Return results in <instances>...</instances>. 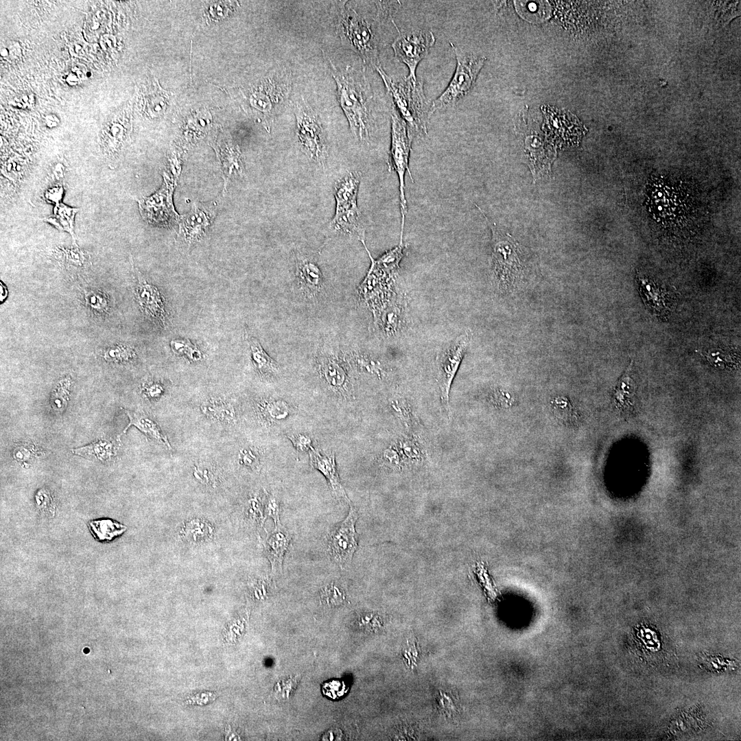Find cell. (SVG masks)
Listing matches in <instances>:
<instances>
[{
    "label": "cell",
    "mask_w": 741,
    "mask_h": 741,
    "mask_svg": "<svg viewBox=\"0 0 741 741\" xmlns=\"http://www.w3.org/2000/svg\"><path fill=\"white\" fill-rule=\"evenodd\" d=\"M337 86V97L348 120L351 132L361 143H368L373 132V95L362 71L350 66L338 70L330 61Z\"/></svg>",
    "instance_id": "obj_1"
},
{
    "label": "cell",
    "mask_w": 741,
    "mask_h": 741,
    "mask_svg": "<svg viewBox=\"0 0 741 741\" xmlns=\"http://www.w3.org/2000/svg\"><path fill=\"white\" fill-rule=\"evenodd\" d=\"M375 69L381 77L395 106V110L407 124L409 130L414 134H427V124L430 115V108L424 93L423 84L421 81L405 77L401 81H395L382 69L381 66Z\"/></svg>",
    "instance_id": "obj_2"
},
{
    "label": "cell",
    "mask_w": 741,
    "mask_h": 741,
    "mask_svg": "<svg viewBox=\"0 0 741 741\" xmlns=\"http://www.w3.org/2000/svg\"><path fill=\"white\" fill-rule=\"evenodd\" d=\"M475 206L492 231L491 267L495 281L499 290L508 291L513 287L522 272L518 244L510 235L491 222L478 205Z\"/></svg>",
    "instance_id": "obj_3"
},
{
    "label": "cell",
    "mask_w": 741,
    "mask_h": 741,
    "mask_svg": "<svg viewBox=\"0 0 741 741\" xmlns=\"http://www.w3.org/2000/svg\"><path fill=\"white\" fill-rule=\"evenodd\" d=\"M456 67L454 75L445 90L430 106V115L437 110L454 106L464 97L474 84L486 58L464 53L452 43Z\"/></svg>",
    "instance_id": "obj_4"
},
{
    "label": "cell",
    "mask_w": 741,
    "mask_h": 741,
    "mask_svg": "<svg viewBox=\"0 0 741 741\" xmlns=\"http://www.w3.org/2000/svg\"><path fill=\"white\" fill-rule=\"evenodd\" d=\"M413 133L395 108L391 114V145L388 158L389 170H395L399 177L400 209L401 213V238H403L405 216L407 214V201L405 196V175L406 172L413 182L409 169V158Z\"/></svg>",
    "instance_id": "obj_5"
},
{
    "label": "cell",
    "mask_w": 741,
    "mask_h": 741,
    "mask_svg": "<svg viewBox=\"0 0 741 741\" xmlns=\"http://www.w3.org/2000/svg\"><path fill=\"white\" fill-rule=\"evenodd\" d=\"M341 39L346 47L357 53L375 69L380 66L377 41L370 25L354 10L343 8L339 19Z\"/></svg>",
    "instance_id": "obj_6"
},
{
    "label": "cell",
    "mask_w": 741,
    "mask_h": 741,
    "mask_svg": "<svg viewBox=\"0 0 741 741\" xmlns=\"http://www.w3.org/2000/svg\"><path fill=\"white\" fill-rule=\"evenodd\" d=\"M296 132L302 152L318 166L327 164L328 148L325 134L318 115L305 102L295 106Z\"/></svg>",
    "instance_id": "obj_7"
},
{
    "label": "cell",
    "mask_w": 741,
    "mask_h": 741,
    "mask_svg": "<svg viewBox=\"0 0 741 741\" xmlns=\"http://www.w3.org/2000/svg\"><path fill=\"white\" fill-rule=\"evenodd\" d=\"M471 339L469 330L447 344L436 357L437 380L440 399L448 416H451L449 392L453 380L467 352Z\"/></svg>",
    "instance_id": "obj_8"
},
{
    "label": "cell",
    "mask_w": 741,
    "mask_h": 741,
    "mask_svg": "<svg viewBox=\"0 0 741 741\" xmlns=\"http://www.w3.org/2000/svg\"><path fill=\"white\" fill-rule=\"evenodd\" d=\"M357 518L356 509L350 504L346 517L328 534L329 554L342 569L350 567L353 556L357 548V537L355 528Z\"/></svg>",
    "instance_id": "obj_9"
},
{
    "label": "cell",
    "mask_w": 741,
    "mask_h": 741,
    "mask_svg": "<svg viewBox=\"0 0 741 741\" xmlns=\"http://www.w3.org/2000/svg\"><path fill=\"white\" fill-rule=\"evenodd\" d=\"M397 30L399 35L391 45L395 57L407 65L409 70L408 77L416 80V67L434 45L435 36L432 31L420 30L405 34L398 28Z\"/></svg>",
    "instance_id": "obj_10"
},
{
    "label": "cell",
    "mask_w": 741,
    "mask_h": 741,
    "mask_svg": "<svg viewBox=\"0 0 741 741\" xmlns=\"http://www.w3.org/2000/svg\"><path fill=\"white\" fill-rule=\"evenodd\" d=\"M295 277L297 287L307 300L316 301L322 296L325 281L316 257L299 249L295 251Z\"/></svg>",
    "instance_id": "obj_11"
},
{
    "label": "cell",
    "mask_w": 741,
    "mask_h": 741,
    "mask_svg": "<svg viewBox=\"0 0 741 741\" xmlns=\"http://www.w3.org/2000/svg\"><path fill=\"white\" fill-rule=\"evenodd\" d=\"M172 185L165 178L162 187L154 194L139 200L140 214L152 224L167 225L176 220L172 202Z\"/></svg>",
    "instance_id": "obj_12"
},
{
    "label": "cell",
    "mask_w": 741,
    "mask_h": 741,
    "mask_svg": "<svg viewBox=\"0 0 741 741\" xmlns=\"http://www.w3.org/2000/svg\"><path fill=\"white\" fill-rule=\"evenodd\" d=\"M132 267L137 277L134 293L141 312L156 326L166 327L167 316L163 297L156 287L149 283L133 265Z\"/></svg>",
    "instance_id": "obj_13"
},
{
    "label": "cell",
    "mask_w": 741,
    "mask_h": 741,
    "mask_svg": "<svg viewBox=\"0 0 741 741\" xmlns=\"http://www.w3.org/2000/svg\"><path fill=\"white\" fill-rule=\"evenodd\" d=\"M215 214V206L195 203L191 211L181 217L178 239L190 246L206 236Z\"/></svg>",
    "instance_id": "obj_14"
},
{
    "label": "cell",
    "mask_w": 741,
    "mask_h": 741,
    "mask_svg": "<svg viewBox=\"0 0 741 741\" xmlns=\"http://www.w3.org/2000/svg\"><path fill=\"white\" fill-rule=\"evenodd\" d=\"M318 372L328 386L344 394L348 392L350 379L345 364L338 354L321 351L317 358Z\"/></svg>",
    "instance_id": "obj_15"
},
{
    "label": "cell",
    "mask_w": 741,
    "mask_h": 741,
    "mask_svg": "<svg viewBox=\"0 0 741 741\" xmlns=\"http://www.w3.org/2000/svg\"><path fill=\"white\" fill-rule=\"evenodd\" d=\"M329 228L336 235L355 237L360 242L365 240V230L358 207L336 209Z\"/></svg>",
    "instance_id": "obj_16"
},
{
    "label": "cell",
    "mask_w": 741,
    "mask_h": 741,
    "mask_svg": "<svg viewBox=\"0 0 741 741\" xmlns=\"http://www.w3.org/2000/svg\"><path fill=\"white\" fill-rule=\"evenodd\" d=\"M290 541L291 534L281 524L275 526L274 530L268 535L263 545L272 574H281L284 556Z\"/></svg>",
    "instance_id": "obj_17"
},
{
    "label": "cell",
    "mask_w": 741,
    "mask_h": 741,
    "mask_svg": "<svg viewBox=\"0 0 741 741\" xmlns=\"http://www.w3.org/2000/svg\"><path fill=\"white\" fill-rule=\"evenodd\" d=\"M309 458L311 466L321 472L327 480L334 495L337 498H342L349 502L345 491L340 483L336 469L334 454L322 455L318 450L311 447L309 450Z\"/></svg>",
    "instance_id": "obj_18"
},
{
    "label": "cell",
    "mask_w": 741,
    "mask_h": 741,
    "mask_svg": "<svg viewBox=\"0 0 741 741\" xmlns=\"http://www.w3.org/2000/svg\"><path fill=\"white\" fill-rule=\"evenodd\" d=\"M361 173L348 172L334 183L336 207L356 205Z\"/></svg>",
    "instance_id": "obj_19"
},
{
    "label": "cell",
    "mask_w": 741,
    "mask_h": 741,
    "mask_svg": "<svg viewBox=\"0 0 741 741\" xmlns=\"http://www.w3.org/2000/svg\"><path fill=\"white\" fill-rule=\"evenodd\" d=\"M405 296L401 295L381 311L379 324L386 336H395L401 331L405 320Z\"/></svg>",
    "instance_id": "obj_20"
},
{
    "label": "cell",
    "mask_w": 741,
    "mask_h": 741,
    "mask_svg": "<svg viewBox=\"0 0 741 741\" xmlns=\"http://www.w3.org/2000/svg\"><path fill=\"white\" fill-rule=\"evenodd\" d=\"M120 445L119 438L102 439L89 445L73 449L72 452L90 460L106 462L117 455Z\"/></svg>",
    "instance_id": "obj_21"
},
{
    "label": "cell",
    "mask_w": 741,
    "mask_h": 741,
    "mask_svg": "<svg viewBox=\"0 0 741 741\" xmlns=\"http://www.w3.org/2000/svg\"><path fill=\"white\" fill-rule=\"evenodd\" d=\"M123 410L127 414L130 421L128 425L124 429V433L126 432L129 427L134 425L148 437L164 444L169 449H172L167 436L162 432L158 424L148 415L141 412H134L126 409H123Z\"/></svg>",
    "instance_id": "obj_22"
},
{
    "label": "cell",
    "mask_w": 741,
    "mask_h": 741,
    "mask_svg": "<svg viewBox=\"0 0 741 741\" xmlns=\"http://www.w3.org/2000/svg\"><path fill=\"white\" fill-rule=\"evenodd\" d=\"M631 365L622 375L615 388L613 403L620 412L628 413L633 411L634 405L635 383L631 377Z\"/></svg>",
    "instance_id": "obj_23"
},
{
    "label": "cell",
    "mask_w": 741,
    "mask_h": 741,
    "mask_svg": "<svg viewBox=\"0 0 741 741\" xmlns=\"http://www.w3.org/2000/svg\"><path fill=\"white\" fill-rule=\"evenodd\" d=\"M79 209L73 208L63 203L58 202L54 209V214L43 219V221L54 226L60 231L69 233L76 246V237L74 233V219Z\"/></svg>",
    "instance_id": "obj_24"
},
{
    "label": "cell",
    "mask_w": 741,
    "mask_h": 741,
    "mask_svg": "<svg viewBox=\"0 0 741 741\" xmlns=\"http://www.w3.org/2000/svg\"><path fill=\"white\" fill-rule=\"evenodd\" d=\"M248 342L252 362L257 370L263 376L277 375L279 373L278 364L266 353L259 342L253 337H249Z\"/></svg>",
    "instance_id": "obj_25"
},
{
    "label": "cell",
    "mask_w": 741,
    "mask_h": 741,
    "mask_svg": "<svg viewBox=\"0 0 741 741\" xmlns=\"http://www.w3.org/2000/svg\"><path fill=\"white\" fill-rule=\"evenodd\" d=\"M220 158L226 186L231 177L237 175L242 176L244 167L240 150L237 146L226 147Z\"/></svg>",
    "instance_id": "obj_26"
},
{
    "label": "cell",
    "mask_w": 741,
    "mask_h": 741,
    "mask_svg": "<svg viewBox=\"0 0 741 741\" xmlns=\"http://www.w3.org/2000/svg\"><path fill=\"white\" fill-rule=\"evenodd\" d=\"M641 283V290L646 296L648 304L658 314L666 313L668 310L666 304V292L662 291L652 281L644 277H639Z\"/></svg>",
    "instance_id": "obj_27"
},
{
    "label": "cell",
    "mask_w": 741,
    "mask_h": 741,
    "mask_svg": "<svg viewBox=\"0 0 741 741\" xmlns=\"http://www.w3.org/2000/svg\"><path fill=\"white\" fill-rule=\"evenodd\" d=\"M201 410L208 417L220 421L233 422L235 419L233 405L226 401H209L202 405Z\"/></svg>",
    "instance_id": "obj_28"
},
{
    "label": "cell",
    "mask_w": 741,
    "mask_h": 741,
    "mask_svg": "<svg viewBox=\"0 0 741 741\" xmlns=\"http://www.w3.org/2000/svg\"><path fill=\"white\" fill-rule=\"evenodd\" d=\"M90 529L98 540L110 541L126 530L125 526L110 519H99L89 522Z\"/></svg>",
    "instance_id": "obj_29"
},
{
    "label": "cell",
    "mask_w": 741,
    "mask_h": 741,
    "mask_svg": "<svg viewBox=\"0 0 741 741\" xmlns=\"http://www.w3.org/2000/svg\"><path fill=\"white\" fill-rule=\"evenodd\" d=\"M84 301L86 308L97 316H105L110 309L108 295L97 289L86 290L84 292Z\"/></svg>",
    "instance_id": "obj_30"
},
{
    "label": "cell",
    "mask_w": 741,
    "mask_h": 741,
    "mask_svg": "<svg viewBox=\"0 0 741 741\" xmlns=\"http://www.w3.org/2000/svg\"><path fill=\"white\" fill-rule=\"evenodd\" d=\"M259 410L262 416L270 422L281 421L289 414V407L282 400L269 399L263 401L259 405Z\"/></svg>",
    "instance_id": "obj_31"
},
{
    "label": "cell",
    "mask_w": 741,
    "mask_h": 741,
    "mask_svg": "<svg viewBox=\"0 0 741 741\" xmlns=\"http://www.w3.org/2000/svg\"><path fill=\"white\" fill-rule=\"evenodd\" d=\"M103 358L108 362H128L136 357V353L132 347L124 344L109 346L102 352Z\"/></svg>",
    "instance_id": "obj_32"
},
{
    "label": "cell",
    "mask_w": 741,
    "mask_h": 741,
    "mask_svg": "<svg viewBox=\"0 0 741 741\" xmlns=\"http://www.w3.org/2000/svg\"><path fill=\"white\" fill-rule=\"evenodd\" d=\"M405 248L406 244H404L403 241L400 242L397 246L386 252L378 259H375V261L384 270L395 274L399 268V262L404 255L403 252Z\"/></svg>",
    "instance_id": "obj_33"
},
{
    "label": "cell",
    "mask_w": 741,
    "mask_h": 741,
    "mask_svg": "<svg viewBox=\"0 0 741 741\" xmlns=\"http://www.w3.org/2000/svg\"><path fill=\"white\" fill-rule=\"evenodd\" d=\"M56 257L62 264L76 267L83 266L87 260L85 252L78 246L58 248L56 251Z\"/></svg>",
    "instance_id": "obj_34"
},
{
    "label": "cell",
    "mask_w": 741,
    "mask_h": 741,
    "mask_svg": "<svg viewBox=\"0 0 741 741\" xmlns=\"http://www.w3.org/2000/svg\"><path fill=\"white\" fill-rule=\"evenodd\" d=\"M184 532L189 540L200 541L211 537L212 529L206 522L196 519L187 524Z\"/></svg>",
    "instance_id": "obj_35"
},
{
    "label": "cell",
    "mask_w": 741,
    "mask_h": 741,
    "mask_svg": "<svg viewBox=\"0 0 741 741\" xmlns=\"http://www.w3.org/2000/svg\"><path fill=\"white\" fill-rule=\"evenodd\" d=\"M351 358L358 369L379 377L382 374L383 368L380 363L371 357L362 353L353 352Z\"/></svg>",
    "instance_id": "obj_36"
},
{
    "label": "cell",
    "mask_w": 741,
    "mask_h": 741,
    "mask_svg": "<svg viewBox=\"0 0 741 741\" xmlns=\"http://www.w3.org/2000/svg\"><path fill=\"white\" fill-rule=\"evenodd\" d=\"M71 386L69 377L60 379L56 386L51 395V403L56 409H62L67 403L68 395Z\"/></svg>",
    "instance_id": "obj_37"
},
{
    "label": "cell",
    "mask_w": 741,
    "mask_h": 741,
    "mask_svg": "<svg viewBox=\"0 0 741 741\" xmlns=\"http://www.w3.org/2000/svg\"><path fill=\"white\" fill-rule=\"evenodd\" d=\"M172 347L174 352L185 355L189 360L198 361L201 359L200 352L188 341H172Z\"/></svg>",
    "instance_id": "obj_38"
},
{
    "label": "cell",
    "mask_w": 741,
    "mask_h": 741,
    "mask_svg": "<svg viewBox=\"0 0 741 741\" xmlns=\"http://www.w3.org/2000/svg\"><path fill=\"white\" fill-rule=\"evenodd\" d=\"M279 511L280 506L279 501L275 497L267 494L265 502V514L267 517H270L274 520L275 526L281 524Z\"/></svg>",
    "instance_id": "obj_39"
},
{
    "label": "cell",
    "mask_w": 741,
    "mask_h": 741,
    "mask_svg": "<svg viewBox=\"0 0 741 741\" xmlns=\"http://www.w3.org/2000/svg\"><path fill=\"white\" fill-rule=\"evenodd\" d=\"M345 689L346 687L343 682L333 681L324 685L322 692L325 695L331 698H337L346 692Z\"/></svg>",
    "instance_id": "obj_40"
},
{
    "label": "cell",
    "mask_w": 741,
    "mask_h": 741,
    "mask_svg": "<svg viewBox=\"0 0 741 741\" xmlns=\"http://www.w3.org/2000/svg\"><path fill=\"white\" fill-rule=\"evenodd\" d=\"M239 463L250 469H255L259 464L257 455L250 449H244L239 454Z\"/></svg>",
    "instance_id": "obj_41"
},
{
    "label": "cell",
    "mask_w": 741,
    "mask_h": 741,
    "mask_svg": "<svg viewBox=\"0 0 741 741\" xmlns=\"http://www.w3.org/2000/svg\"><path fill=\"white\" fill-rule=\"evenodd\" d=\"M296 450L305 451L310 450L311 447V439L305 435L297 434L289 437Z\"/></svg>",
    "instance_id": "obj_42"
},
{
    "label": "cell",
    "mask_w": 741,
    "mask_h": 741,
    "mask_svg": "<svg viewBox=\"0 0 741 741\" xmlns=\"http://www.w3.org/2000/svg\"><path fill=\"white\" fill-rule=\"evenodd\" d=\"M143 390L148 397L156 398L161 396L163 391V388L157 383L150 382L146 384V385L143 386Z\"/></svg>",
    "instance_id": "obj_43"
},
{
    "label": "cell",
    "mask_w": 741,
    "mask_h": 741,
    "mask_svg": "<svg viewBox=\"0 0 741 741\" xmlns=\"http://www.w3.org/2000/svg\"><path fill=\"white\" fill-rule=\"evenodd\" d=\"M248 514L250 515V516H252V518H254L255 519L262 521L261 506L259 501L257 499H252L249 501Z\"/></svg>",
    "instance_id": "obj_44"
},
{
    "label": "cell",
    "mask_w": 741,
    "mask_h": 741,
    "mask_svg": "<svg viewBox=\"0 0 741 741\" xmlns=\"http://www.w3.org/2000/svg\"><path fill=\"white\" fill-rule=\"evenodd\" d=\"M62 187H54L47 191L45 192V196L46 199L51 200L56 204L58 202H60V200L62 198Z\"/></svg>",
    "instance_id": "obj_45"
},
{
    "label": "cell",
    "mask_w": 741,
    "mask_h": 741,
    "mask_svg": "<svg viewBox=\"0 0 741 741\" xmlns=\"http://www.w3.org/2000/svg\"><path fill=\"white\" fill-rule=\"evenodd\" d=\"M194 475L197 478L200 479L202 482L209 483L210 482H213V479H211V478H210V477L213 478V474L212 475L210 474V471L207 468L205 469V468H203L202 467H199L196 468L195 471H194Z\"/></svg>",
    "instance_id": "obj_46"
},
{
    "label": "cell",
    "mask_w": 741,
    "mask_h": 741,
    "mask_svg": "<svg viewBox=\"0 0 741 741\" xmlns=\"http://www.w3.org/2000/svg\"><path fill=\"white\" fill-rule=\"evenodd\" d=\"M30 455V451L25 448H19L14 453V457L18 460H25L29 458Z\"/></svg>",
    "instance_id": "obj_47"
},
{
    "label": "cell",
    "mask_w": 741,
    "mask_h": 741,
    "mask_svg": "<svg viewBox=\"0 0 741 741\" xmlns=\"http://www.w3.org/2000/svg\"><path fill=\"white\" fill-rule=\"evenodd\" d=\"M8 292L7 287L1 281V282H0V301H1V303L4 302V301L8 297Z\"/></svg>",
    "instance_id": "obj_48"
}]
</instances>
